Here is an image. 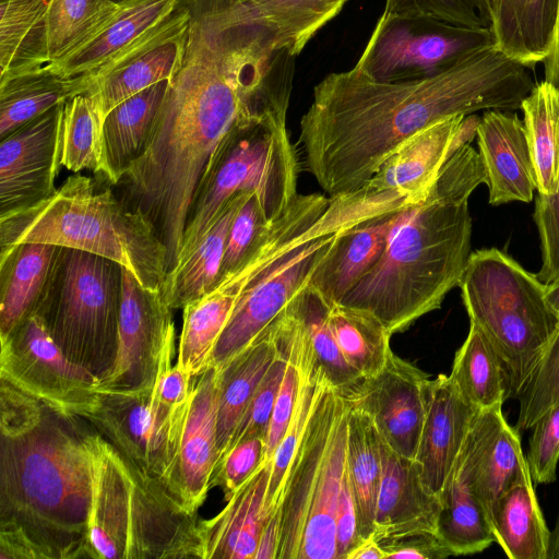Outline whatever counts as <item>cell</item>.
Instances as JSON below:
<instances>
[{
    "label": "cell",
    "instance_id": "484cf974",
    "mask_svg": "<svg viewBox=\"0 0 559 559\" xmlns=\"http://www.w3.org/2000/svg\"><path fill=\"white\" fill-rule=\"evenodd\" d=\"M493 46L534 68L548 55L559 21V0H484Z\"/></svg>",
    "mask_w": 559,
    "mask_h": 559
},
{
    "label": "cell",
    "instance_id": "8d00e7d4",
    "mask_svg": "<svg viewBox=\"0 0 559 559\" xmlns=\"http://www.w3.org/2000/svg\"><path fill=\"white\" fill-rule=\"evenodd\" d=\"M48 0H0V79L49 62Z\"/></svg>",
    "mask_w": 559,
    "mask_h": 559
},
{
    "label": "cell",
    "instance_id": "c3c4849f",
    "mask_svg": "<svg viewBox=\"0 0 559 559\" xmlns=\"http://www.w3.org/2000/svg\"><path fill=\"white\" fill-rule=\"evenodd\" d=\"M383 13L427 15L455 25L489 27L484 0H385Z\"/></svg>",
    "mask_w": 559,
    "mask_h": 559
},
{
    "label": "cell",
    "instance_id": "be15d7a7",
    "mask_svg": "<svg viewBox=\"0 0 559 559\" xmlns=\"http://www.w3.org/2000/svg\"><path fill=\"white\" fill-rule=\"evenodd\" d=\"M112 1H115V2H120V1H122V0H112Z\"/></svg>",
    "mask_w": 559,
    "mask_h": 559
},
{
    "label": "cell",
    "instance_id": "7bdbcfd3",
    "mask_svg": "<svg viewBox=\"0 0 559 559\" xmlns=\"http://www.w3.org/2000/svg\"><path fill=\"white\" fill-rule=\"evenodd\" d=\"M119 5L112 0H48L46 25L49 62L61 60L85 44Z\"/></svg>",
    "mask_w": 559,
    "mask_h": 559
},
{
    "label": "cell",
    "instance_id": "f907efd6",
    "mask_svg": "<svg viewBox=\"0 0 559 559\" xmlns=\"http://www.w3.org/2000/svg\"><path fill=\"white\" fill-rule=\"evenodd\" d=\"M265 451V439L259 437L230 448L218 461L211 478V487L221 486L227 500L266 460Z\"/></svg>",
    "mask_w": 559,
    "mask_h": 559
},
{
    "label": "cell",
    "instance_id": "9f6ffc18",
    "mask_svg": "<svg viewBox=\"0 0 559 559\" xmlns=\"http://www.w3.org/2000/svg\"><path fill=\"white\" fill-rule=\"evenodd\" d=\"M198 377L176 364L166 365L154 384L157 396L164 403L176 406L189 402Z\"/></svg>",
    "mask_w": 559,
    "mask_h": 559
},
{
    "label": "cell",
    "instance_id": "ab89813d",
    "mask_svg": "<svg viewBox=\"0 0 559 559\" xmlns=\"http://www.w3.org/2000/svg\"><path fill=\"white\" fill-rule=\"evenodd\" d=\"M276 44L295 57L347 0H247Z\"/></svg>",
    "mask_w": 559,
    "mask_h": 559
},
{
    "label": "cell",
    "instance_id": "cb8c5ba5",
    "mask_svg": "<svg viewBox=\"0 0 559 559\" xmlns=\"http://www.w3.org/2000/svg\"><path fill=\"white\" fill-rule=\"evenodd\" d=\"M380 451L382 472L372 537L378 542L420 532L437 533L440 497L425 486L415 460L393 451L381 437Z\"/></svg>",
    "mask_w": 559,
    "mask_h": 559
},
{
    "label": "cell",
    "instance_id": "f35d334b",
    "mask_svg": "<svg viewBox=\"0 0 559 559\" xmlns=\"http://www.w3.org/2000/svg\"><path fill=\"white\" fill-rule=\"evenodd\" d=\"M451 379L477 409L502 405L507 383L501 359L480 328L469 321L467 336L456 350Z\"/></svg>",
    "mask_w": 559,
    "mask_h": 559
},
{
    "label": "cell",
    "instance_id": "7a4b0ae2",
    "mask_svg": "<svg viewBox=\"0 0 559 559\" xmlns=\"http://www.w3.org/2000/svg\"><path fill=\"white\" fill-rule=\"evenodd\" d=\"M526 69L492 46L423 80L385 83L356 68L332 72L314 86L300 119L304 167L329 198L358 191L423 129L478 110L520 109L536 84Z\"/></svg>",
    "mask_w": 559,
    "mask_h": 559
},
{
    "label": "cell",
    "instance_id": "603a6c76",
    "mask_svg": "<svg viewBox=\"0 0 559 559\" xmlns=\"http://www.w3.org/2000/svg\"><path fill=\"white\" fill-rule=\"evenodd\" d=\"M218 369L198 377L187 414L174 478L176 497L197 512L211 488L218 462L216 435Z\"/></svg>",
    "mask_w": 559,
    "mask_h": 559
},
{
    "label": "cell",
    "instance_id": "7dc6e473",
    "mask_svg": "<svg viewBox=\"0 0 559 559\" xmlns=\"http://www.w3.org/2000/svg\"><path fill=\"white\" fill-rule=\"evenodd\" d=\"M285 368L286 357L278 349V356L269 368L257 392L243 412L224 454L230 448L251 438H263L266 442L269 426Z\"/></svg>",
    "mask_w": 559,
    "mask_h": 559
},
{
    "label": "cell",
    "instance_id": "52a82bcc",
    "mask_svg": "<svg viewBox=\"0 0 559 559\" xmlns=\"http://www.w3.org/2000/svg\"><path fill=\"white\" fill-rule=\"evenodd\" d=\"M352 404L321 372L286 475L276 559H337L336 512L346 479Z\"/></svg>",
    "mask_w": 559,
    "mask_h": 559
},
{
    "label": "cell",
    "instance_id": "ffe728a7",
    "mask_svg": "<svg viewBox=\"0 0 559 559\" xmlns=\"http://www.w3.org/2000/svg\"><path fill=\"white\" fill-rule=\"evenodd\" d=\"M473 490L492 528L503 492L530 474L520 431L506 419L502 405L478 411L462 448Z\"/></svg>",
    "mask_w": 559,
    "mask_h": 559
},
{
    "label": "cell",
    "instance_id": "8992f818",
    "mask_svg": "<svg viewBox=\"0 0 559 559\" xmlns=\"http://www.w3.org/2000/svg\"><path fill=\"white\" fill-rule=\"evenodd\" d=\"M92 558L202 559L200 520L159 481L128 462L95 428L90 433Z\"/></svg>",
    "mask_w": 559,
    "mask_h": 559
},
{
    "label": "cell",
    "instance_id": "d4e9b609",
    "mask_svg": "<svg viewBox=\"0 0 559 559\" xmlns=\"http://www.w3.org/2000/svg\"><path fill=\"white\" fill-rule=\"evenodd\" d=\"M271 469V459L265 460L226 500L218 514L200 520L202 559H254L266 519L264 503Z\"/></svg>",
    "mask_w": 559,
    "mask_h": 559
},
{
    "label": "cell",
    "instance_id": "5bb4252c",
    "mask_svg": "<svg viewBox=\"0 0 559 559\" xmlns=\"http://www.w3.org/2000/svg\"><path fill=\"white\" fill-rule=\"evenodd\" d=\"M171 310L160 289L143 287L122 266L117 355L110 373L99 382V391L134 392L154 386L174 356Z\"/></svg>",
    "mask_w": 559,
    "mask_h": 559
},
{
    "label": "cell",
    "instance_id": "ba28073f",
    "mask_svg": "<svg viewBox=\"0 0 559 559\" xmlns=\"http://www.w3.org/2000/svg\"><path fill=\"white\" fill-rule=\"evenodd\" d=\"M459 287L469 321L501 359L507 399H518L559 328L545 285L509 254L490 248L471 253Z\"/></svg>",
    "mask_w": 559,
    "mask_h": 559
},
{
    "label": "cell",
    "instance_id": "f6af8a7d",
    "mask_svg": "<svg viewBox=\"0 0 559 559\" xmlns=\"http://www.w3.org/2000/svg\"><path fill=\"white\" fill-rule=\"evenodd\" d=\"M276 222L277 219H273L269 214L259 193L252 192L248 195L238 209L229 229L219 274L221 281L243 265L267 237Z\"/></svg>",
    "mask_w": 559,
    "mask_h": 559
},
{
    "label": "cell",
    "instance_id": "94428289",
    "mask_svg": "<svg viewBox=\"0 0 559 559\" xmlns=\"http://www.w3.org/2000/svg\"><path fill=\"white\" fill-rule=\"evenodd\" d=\"M545 300L551 312L559 319V280L545 285Z\"/></svg>",
    "mask_w": 559,
    "mask_h": 559
},
{
    "label": "cell",
    "instance_id": "4dcf8cb0",
    "mask_svg": "<svg viewBox=\"0 0 559 559\" xmlns=\"http://www.w3.org/2000/svg\"><path fill=\"white\" fill-rule=\"evenodd\" d=\"M252 192L254 191L240 192L235 195L194 249L166 273L160 292L164 301L171 309L183 308L218 285L233 219L238 209Z\"/></svg>",
    "mask_w": 559,
    "mask_h": 559
},
{
    "label": "cell",
    "instance_id": "11a10c76",
    "mask_svg": "<svg viewBox=\"0 0 559 559\" xmlns=\"http://www.w3.org/2000/svg\"><path fill=\"white\" fill-rule=\"evenodd\" d=\"M384 559H443L452 556L435 532H420L378 540Z\"/></svg>",
    "mask_w": 559,
    "mask_h": 559
},
{
    "label": "cell",
    "instance_id": "60d3db41",
    "mask_svg": "<svg viewBox=\"0 0 559 559\" xmlns=\"http://www.w3.org/2000/svg\"><path fill=\"white\" fill-rule=\"evenodd\" d=\"M329 324L345 360L362 378L379 372L392 353L391 334L367 311L330 305Z\"/></svg>",
    "mask_w": 559,
    "mask_h": 559
},
{
    "label": "cell",
    "instance_id": "d6986e66",
    "mask_svg": "<svg viewBox=\"0 0 559 559\" xmlns=\"http://www.w3.org/2000/svg\"><path fill=\"white\" fill-rule=\"evenodd\" d=\"M479 119L475 115H461L423 129L404 141L362 188L395 193L406 198L408 204L416 203L427 193L450 155L476 136Z\"/></svg>",
    "mask_w": 559,
    "mask_h": 559
},
{
    "label": "cell",
    "instance_id": "816d5d0a",
    "mask_svg": "<svg viewBox=\"0 0 559 559\" xmlns=\"http://www.w3.org/2000/svg\"><path fill=\"white\" fill-rule=\"evenodd\" d=\"M534 221L542 246V266L536 276L546 285L559 280V190L550 195L538 192Z\"/></svg>",
    "mask_w": 559,
    "mask_h": 559
},
{
    "label": "cell",
    "instance_id": "5b68a950",
    "mask_svg": "<svg viewBox=\"0 0 559 559\" xmlns=\"http://www.w3.org/2000/svg\"><path fill=\"white\" fill-rule=\"evenodd\" d=\"M24 242L50 243L110 259L140 284L160 289L166 248L146 218L109 188L79 173L47 199L0 217V252Z\"/></svg>",
    "mask_w": 559,
    "mask_h": 559
},
{
    "label": "cell",
    "instance_id": "91938a15",
    "mask_svg": "<svg viewBox=\"0 0 559 559\" xmlns=\"http://www.w3.org/2000/svg\"><path fill=\"white\" fill-rule=\"evenodd\" d=\"M346 559H384V551L373 538L361 540L346 557Z\"/></svg>",
    "mask_w": 559,
    "mask_h": 559
},
{
    "label": "cell",
    "instance_id": "ee69618b",
    "mask_svg": "<svg viewBox=\"0 0 559 559\" xmlns=\"http://www.w3.org/2000/svg\"><path fill=\"white\" fill-rule=\"evenodd\" d=\"M305 324L317 364L328 381L335 388L345 389L362 377L345 360L329 324L330 304L310 286V283L293 298Z\"/></svg>",
    "mask_w": 559,
    "mask_h": 559
},
{
    "label": "cell",
    "instance_id": "44dd1931",
    "mask_svg": "<svg viewBox=\"0 0 559 559\" xmlns=\"http://www.w3.org/2000/svg\"><path fill=\"white\" fill-rule=\"evenodd\" d=\"M489 204L533 200L537 189L524 122L508 110H485L476 129Z\"/></svg>",
    "mask_w": 559,
    "mask_h": 559
},
{
    "label": "cell",
    "instance_id": "836d02e7",
    "mask_svg": "<svg viewBox=\"0 0 559 559\" xmlns=\"http://www.w3.org/2000/svg\"><path fill=\"white\" fill-rule=\"evenodd\" d=\"M492 532L510 559H548L550 530L531 475L514 481L503 492L495 511Z\"/></svg>",
    "mask_w": 559,
    "mask_h": 559
},
{
    "label": "cell",
    "instance_id": "681fc988",
    "mask_svg": "<svg viewBox=\"0 0 559 559\" xmlns=\"http://www.w3.org/2000/svg\"><path fill=\"white\" fill-rule=\"evenodd\" d=\"M526 462L534 485L551 484L559 463V403L532 426Z\"/></svg>",
    "mask_w": 559,
    "mask_h": 559
},
{
    "label": "cell",
    "instance_id": "74e56055",
    "mask_svg": "<svg viewBox=\"0 0 559 559\" xmlns=\"http://www.w3.org/2000/svg\"><path fill=\"white\" fill-rule=\"evenodd\" d=\"M535 169L537 191L559 190V92L545 81L535 84L521 108Z\"/></svg>",
    "mask_w": 559,
    "mask_h": 559
},
{
    "label": "cell",
    "instance_id": "bcb514c9",
    "mask_svg": "<svg viewBox=\"0 0 559 559\" xmlns=\"http://www.w3.org/2000/svg\"><path fill=\"white\" fill-rule=\"evenodd\" d=\"M518 400L515 428L519 431L531 429L536 420L559 403V328Z\"/></svg>",
    "mask_w": 559,
    "mask_h": 559
},
{
    "label": "cell",
    "instance_id": "3957f363",
    "mask_svg": "<svg viewBox=\"0 0 559 559\" xmlns=\"http://www.w3.org/2000/svg\"><path fill=\"white\" fill-rule=\"evenodd\" d=\"M480 183L486 174L478 151L466 142L427 193L395 214L378 263L341 305L374 316L391 335L439 309L472 253L468 199Z\"/></svg>",
    "mask_w": 559,
    "mask_h": 559
},
{
    "label": "cell",
    "instance_id": "7402d4cb",
    "mask_svg": "<svg viewBox=\"0 0 559 559\" xmlns=\"http://www.w3.org/2000/svg\"><path fill=\"white\" fill-rule=\"evenodd\" d=\"M478 411L461 394L450 376L430 379L415 462L431 492L440 496Z\"/></svg>",
    "mask_w": 559,
    "mask_h": 559
},
{
    "label": "cell",
    "instance_id": "9a60e30c",
    "mask_svg": "<svg viewBox=\"0 0 559 559\" xmlns=\"http://www.w3.org/2000/svg\"><path fill=\"white\" fill-rule=\"evenodd\" d=\"M352 227L355 226L324 234L300 245L252 281L239 297L215 345L211 366L219 369L247 348L294 296L311 282L340 235Z\"/></svg>",
    "mask_w": 559,
    "mask_h": 559
},
{
    "label": "cell",
    "instance_id": "db71d44e",
    "mask_svg": "<svg viewBox=\"0 0 559 559\" xmlns=\"http://www.w3.org/2000/svg\"><path fill=\"white\" fill-rule=\"evenodd\" d=\"M272 331V330H271ZM274 336V335H273ZM275 338V337H274ZM277 344V342H276ZM278 349L286 357V368L283 380L275 400L269 431L266 436V451L265 459L270 460L277 448L281 439L285 435L289 421L292 419L294 409L296 407L300 388H301V373L297 361L293 355L282 346Z\"/></svg>",
    "mask_w": 559,
    "mask_h": 559
},
{
    "label": "cell",
    "instance_id": "d6a6232c",
    "mask_svg": "<svg viewBox=\"0 0 559 559\" xmlns=\"http://www.w3.org/2000/svg\"><path fill=\"white\" fill-rule=\"evenodd\" d=\"M437 534L452 556L483 552L495 535L469 483L462 450L440 492Z\"/></svg>",
    "mask_w": 559,
    "mask_h": 559
},
{
    "label": "cell",
    "instance_id": "b9f144b4",
    "mask_svg": "<svg viewBox=\"0 0 559 559\" xmlns=\"http://www.w3.org/2000/svg\"><path fill=\"white\" fill-rule=\"evenodd\" d=\"M104 120L97 102L86 93L63 103L60 127L62 166L73 173L90 169L103 176Z\"/></svg>",
    "mask_w": 559,
    "mask_h": 559
},
{
    "label": "cell",
    "instance_id": "6da1fadb",
    "mask_svg": "<svg viewBox=\"0 0 559 559\" xmlns=\"http://www.w3.org/2000/svg\"><path fill=\"white\" fill-rule=\"evenodd\" d=\"M189 32L183 63L170 80L142 154L118 185L178 262L201 179L229 133L246 118L287 114L294 67L237 0H183Z\"/></svg>",
    "mask_w": 559,
    "mask_h": 559
},
{
    "label": "cell",
    "instance_id": "1f68e13d",
    "mask_svg": "<svg viewBox=\"0 0 559 559\" xmlns=\"http://www.w3.org/2000/svg\"><path fill=\"white\" fill-rule=\"evenodd\" d=\"M277 356L278 347L267 326L247 348L218 369L216 417L218 461L243 412Z\"/></svg>",
    "mask_w": 559,
    "mask_h": 559
},
{
    "label": "cell",
    "instance_id": "6f0895ef",
    "mask_svg": "<svg viewBox=\"0 0 559 559\" xmlns=\"http://www.w3.org/2000/svg\"><path fill=\"white\" fill-rule=\"evenodd\" d=\"M281 539V509L266 516L254 559H276Z\"/></svg>",
    "mask_w": 559,
    "mask_h": 559
},
{
    "label": "cell",
    "instance_id": "277c9868",
    "mask_svg": "<svg viewBox=\"0 0 559 559\" xmlns=\"http://www.w3.org/2000/svg\"><path fill=\"white\" fill-rule=\"evenodd\" d=\"M46 407L29 430L1 436L0 559L92 558V429Z\"/></svg>",
    "mask_w": 559,
    "mask_h": 559
},
{
    "label": "cell",
    "instance_id": "4316f807",
    "mask_svg": "<svg viewBox=\"0 0 559 559\" xmlns=\"http://www.w3.org/2000/svg\"><path fill=\"white\" fill-rule=\"evenodd\" d=\"M399 211L366 221L340 235L310 282L330 305L341 304L378 263Z\"/></svg>",
    "mask_w": 559,
    "mask_h": 559
},
{
    "label": "cell",
    "instance_id": "30bf717a",
    "mask_svg": "<svg viewBox=\"0 0 559 559\" xmlns=\"http://www.w3.org/2000/svg\"><path fill=\"white\" fill-rule=\"evenodd\" d=\"M121 296L119 263L61 247L35 310L63 355L99 382L115 365Z\"/></svg>",
    "mask_w": 559,
    "mask_h": 559
},
{
    "label": "cell",
    "instance_id": "ac0fdd59",
    "mask_svg": "<svg viewBox=\"0 0 559 559\" xmlns=\"http://www.w3.org/2000/svg\"><path fill=\"white\" fill-rule=\"evenodd\" d=\"M60 104L0 142V217L49 198L61 165Z\"/></svg>",
    "mask_w": 559,
    "mask_h": 559
},
{
    "label": "cell",
    "instance_id": "e0dca14e",
    "mask_svg": "<svg viewBox=\"0 0 559 559\" xmlns=\"http://www.w3.org/2000/svg\"><path fill=\"white\" fill-rule=\"evenodd\" d=\"M429 381L427 373L392 352L379 372L341 390L354 407L371 417L381 439L393 451L415 460Z\"/></svg>",
    "mask_w": 559,
    "mask_h": 559
},
{
    "label": "cell",
    "instance_id": "9c48e42d",
    "mask_svg": "<svg viewBox=\"0 0 559 559\" xmlns=\"http://www.w3.org/2000/svg\"><path fill=\"white\" fill-rule=\"evenodd\" d=\"M300 165L286 128V114L265 112L242 120L210 162L191 206L177 264L213 227L238 193L254 191L273 219L295 201Z\"/></svg>",
    "mask_w": 559,
    "mask_h": 559
},
{
    "label": "cell",
    "instance_id": "6125c7cd",
    "mask_svg": "<svg viewBox=\"0 0 559 559\" xmlns=\"http://www.w3.org/2000/svg\"><path fill=\"white\" fill-rule=\"evenodd\" d=\"M548 559H559V512L552 530H550V544Z\"/></svg>",
    "mask_w": 559,
    "mask_h": 559
},
{
    "label": "cell",
    "instance_id": "f5cc1de1",
    "mask_svg": "<svg viewBox=\"0 0 559 559\" xmlns=\"http://www.w3.org/2000/svg\"><path fill=\"white\" fill-rule=\"evenodd\" d=\"M0 388L1 436H19L41 419L47 407L44 403L4 379H0Z\"/></svg>",
    "mask_w": 559,
    "mask_h": 559
},
{
    "label": "cell",
    "instance_id": "d590c367",
    "mask_svg": "<svg viewBox=\"0 0 559 559\" xmlns=\"http://www.w3.org/2000/svg\"><path fill=\"white\" fill-rule=\"evenodd\" d=\"M346 468L355 500L360 540L372 537L381 481L380 436L364 411L352 405L348 418Z\"/></svg>",
    "mask_w": 559,
    "mask_h": 559
},
{
    "label": "cell",
    "instance_id": "83f0119b",
    "mask_svg": "<svg viewBox=\"0 0 559 559\" xmlns=\"http://www.w3.org/2000/svg\"><path fill=\"white\" fill-rule=\"evenodd\" d=\"M178 0H122L115 14L85 44L50 63L66 79L85 78L112 60L167 16Z\"/></svg>",
    "mask_w": 559,
    "mask_h": 559
},
{
    "label": "cell",
    "instance_id": "680465c9",
    "mask_svg": "<svg viewBox=\"0 0 559 559\" xmlns=\"http://www.w3.org/2000/svg\"><path fill=\"white\" fill-rule=\"evenodd\" d=\"M543 63L545 67V82L559 92V21L552 45Z\"/></svg>",
    "mask_w": 559,
    "mask_h": 559
},
{
    "label": "cell",
    "instance_id": "8fae6325",
    "mask_svg": "<svg viewBox=\"0 0 559 559\" xmlns=\"http://www.w3.org/2000/svg\"><path fill=\"white\" fill-rule=\"evenodd\" d=\"M492 46L489 27L455 25L427 15L382 13L354 68L377 82L423 80Z\"/></svg>",
    "mask_w": 559,
    "mask_h": 559
},
{
    "label": "cell",
    "instance_id": "2e32d148",
    "mask_svg": "<svg viewBox=\"0 0 559 559\" xmlns=\"http://www.w3.org/2000/svg\"><path fill=\"white\" fill-rule=\"evenodd\" d=\"M189 11L183 0L136 41L85 78H75L76 93L97 102L104 117L126 98L180 71L187 48Z\"/></svg>",
    "mask_w": 559,
    "mask_h": 559
},
{
    "label": "cell",
    "instance_id": "e575fe53",
    "mask_svg": "<svg viewBox=\"0 0 559 559\" xmlns=\"http://www.w3.org/2000/svg\"><path fill=\"white\" fill-rule=\"evenodd\" d=\"M78 95L50 63L0 79V139Z\"/></svg>",
    "mask_w": 559,
    "mask_h": 559
},
{
    "label": "cell",
    "instance_id": "f546056e",
    "mask_svg": "<svg viewBox=\"0 0 559 559\" xmlns=\"http://www.w3.org/2000/svg\"><path fill=\"white\" fill-rule=\"evenodd\" d=\"M170 80H164L126 98L105 117L103 177L118 185L128 167L142 154Z\"/></svg>",
    "mask_w": 559,
    "mask_h": 559
},
{
    "label": "cell",
    "instance_id": "4fadbf2b",
    "mask_svg": "<svg viewBox=\"0 0 559 559\" xmlns=\"http://www.w3.org/2000/svg\"><path fill=\"white\" fill-rule=\"evenodd\" d=\"M0 379L81 418L94 409L99 394V379L63 355L36 312L1 337Z\"/></svg>",
    "mask_w": 559,
    "mask_h": 559
},
{
    "label": "cell",
    "instance_id": "7c38bea8",
    "mask_svg": "<svg viewBox=\"0 0 559 559\" xmlns=\"http://www.w3.org/2000/svg\"><path fill=\"white\" fill-rule=\"evenodd\" d=\"M190 402L168 405L154 386L134 392L99 391L94 409L84 419L128 462L176 497L174 478Z\"/></svg>",
    "mask_w": 559,
    "mask_h": 559
},
{
    "label": "cell",
    "instance_id": "f1b7e54d",
    "mask_svg": "<svg viewBox=\"0 0 559 559\" xmlns=\"http://www.w3.org/2000/svg\"><path fill=\"white\" fill-rule=\"evenodd\" d=\"M61 247L24 242L0 252V336L35 312Z\"/></svg>",
    "mask_w": 559,
    "mask_h": 559
}]
</instances>
